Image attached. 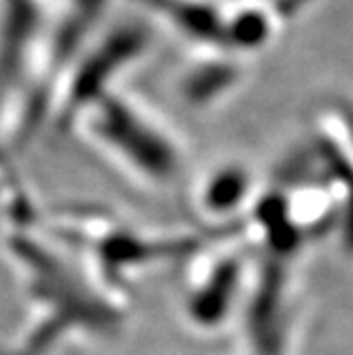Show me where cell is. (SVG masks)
Listing matches in <instances>:
<instances>
[{"label": "cell", "mask_w": 353, "mask_h": 355, "mask_svg": "<svg viewBox=\"0 0 353 355\" xmlns=\"http://www.w3.org/2000/svg\"><path fill=\"white\" fill-rule=\"evenodd\" d=\"M247 183L241 173H217L196 191V202L207 219H221L241 207L245 200Z\"/></svg>", "instance_id": "obj_2"}, {"label": "cell", "mask_w": 353, "mask_h": 355, "mask_svg": "<svg viewBox=\"0 0 353 355\" xmlns=\"http://www.w3.org/2000/svg\"><path fill=\"white\" fill-rule=\"evenodd\" d=\"M245 260L236 251H219L191 268L183 285V313L200 330L221 328L245 298Z\"/></svg>", "instance_id": "obj_1"}]
</instances>
